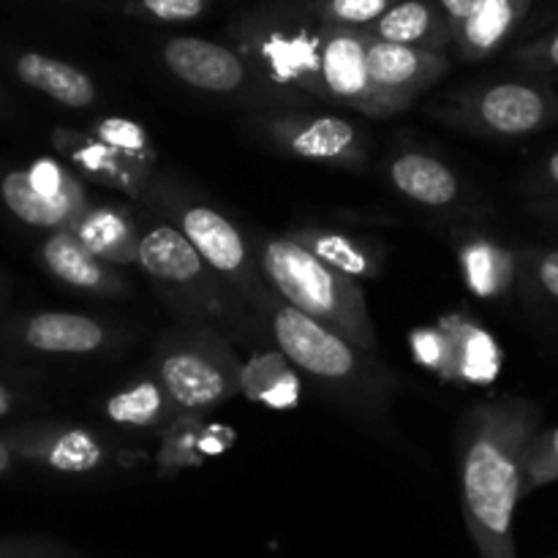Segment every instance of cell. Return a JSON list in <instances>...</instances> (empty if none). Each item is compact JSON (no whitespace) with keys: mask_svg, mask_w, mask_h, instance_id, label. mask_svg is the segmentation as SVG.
Returning <instances> with one entry per match:
<instances>
[{"mask_svg":"<svg viewBox=\"0 0 558 558\" xmlns=\"http://www.w3.org/2000/svg\"><path fill=\"white\" fill-rule=\"evenodd\" d=\"M554 558H558V556H554Z\"/></svg>","mask_w":558,"mask_h":558,"instance_id":"cell-38","label":"cell"},{"mask_svg":"<svg viewBox=\"0 0 558 558\" xmlns=\"http://www.w3.org/2000/svg\"><path fill=\"white\" fill-rule=\"evenodd\" d=\"M436 3H439V9L445 11L447 22H450V27H452V38H456L458 27H461L463 22L472 16V11L477 9L480 0H436Z\"/></svg>","mask_w":558,"mask_h":558,"instance_id":"cell-33","label":"cell"},{"mask_svg":"<svg viewBox=\"0 0 558 558\" xmlns=\"http://www.w3.org/2000/svg\"><path fill=\"white\" fill-rule=\"evenodd\" d=\"M172 409L178 407L167 396L158 376L136 379L134 385H125L123 390L109 396L104 403L107 420H112L114 425H123V428H156L169 417Z\"/></svg>","mask_w":558,"mask_h":558,"instance_id":"cell-25","label":"cell"},{"mask_svg":"<svg viewBox=\"0 0 558 558\" xmlns=\"http://www.w3.org/2000/svg\"><path fill=\"white\" fill-rule=\"evenodd\" d=\"M256 262L265 283L283 303L376 354L379 341L368 314V300L357 281L316 259L289 234L256 240Z\"/></svg>","mask_w":558,"mask_h":558,"instance_id":"cell-3","label":"cell"},{"mask_svg":"<svg viewBox=\"0 0 558 558\" xmlns=\"http://www.w3.org/2000/svg\"><path fill=\"white\" fill-rule=\"evenodd\" d=\"M174 213H178V229L189 238L205 265L223 281L232 283L240 294H245L251 303L259 305L262 294L270 287L259 278V262L251 256L238 223L229 221L216 207L194 199L178 202Z\"/></svg>","mask_w":558,"mask_h":558,"instance_id":"cell-7","label":"cell"},{"mask_svg":"<svg viewBox=\"0 0 558 558\" xmlns=\"http://www.w3.org/2000/svg\"><path fill=\"white\" fill-rule=\"evenodd\" d=\"M439 330L445 332V368L450 376L466 381H490L499 371V349L488 332L466 322L463 316L441 322Z\"/></svg>","mask_w":558,"mask_h":558,"instance_id":"cell-22","label":"cell"},{"mask_svg":"<svg viewBox=\"0 0 558 558\" xmlns=\"http://www.w3.org/2000/svg\"><path fill=\"white\" fill-rule=\"evenodd\" d=\"M558 480V428L539 430L526 452V494Z\"/></svg>","mask_w":558,"mask_h":558,"instance_id":"cell-28","label":"cell"},{"mask_svg":"<svg viewBox=\"0 0 558 558\" xmlns=\"http://www.w3.org/2000/svg\"><path fill=\"white\" fill-rule=\"evenodd\" d=\"M534 278H537V287L558 303V248L534 256Z\"/></svg>","mask_w":558,"mask_h":558,"instance_id":"cell-32","label":"cell"},{"mask_svg":"<svg viewBox=\"0 0 558 558\" xmlns=\"http://www.w3.org/2000/svg\"><path fill=\"white\" fill-rule=\"evenodd\" d=\"M69 558H80V556H69Z\"/></svg>","mask_w":558,"mask_h":558,"instance_id":"cell-37","label":"cell"},{"mask_svg":"<svg viewBox=\"0 0 558 558\" xmlns=\"http://www.w3.org/2000/svg\"><path fill=\"white\" fill-rule=\"evenodd\" d=\"M60 142H63V147L69 150V156L74 158L76 167H80L82 172L90 174L93 180H98V183L109 185V189L125 191V194H140V191L145 189V180L150 169L129 161V158L120 156L114 147L104 145L96 136L63 134Z\"/></svg>","mask_w":558,"mask_h":558,"instance_id":"cell-23","label":"cell"},{"mask_svg":"<svg viewBox=\"0 0 558 558\" xmlns=\"http://www.w3.org/2000/svg\"><path fill=\"white\" fill-rule=\"evenodd\" d=\"M142 14L158 22H191L207 11V0H140Z\"/></svg>","mask_w":558,"mask_h":558,"instance_id":"cell-30","label":"cell"},{"mask_svg":"<svg viewBox=\"0 0 558 558\" xmlns=\"http://www.w3.org/2000/svg\"><path fill=\"white\" fill-rule=\"evenodd\" d=\"M14 71L27 87L69 109H85L96 101V82L90 80V74L65 60L41 52H25L16 58Z\"/></svg>","mask_w":558,"mask_h":558,"instance_id":"cell-21","label":"cell"},{"mask_svg":"<svg viewBox=\"0 0 558 558\" xmlns=\"http://www.w3.org/2000/svg\"><path fill=\"white\" fill-rule=\"evenodd\" d=\"M365 33L379 41L428 49V52H445L447 44H452V27L436 0H398Z\"/></svg>","mask_w":558,"mask_h":558,"instance_id":"cell-16","label":"cell"},{"mask_svg":"<svg viewBox=\"0 0 558 558\" xmlns=\"http://www.w3.org/2000/svg\"><path fill=\"white\" fill-rule=\"evenodd\" d=\"M289 238L298 240L316 259H322L352 281H368L381 272V262H385L381 251L363 238L325 227L294 229V232H289Z\"/></svg>","mask_w":558,"mask_h":558,"instance_id":"cell-19","label":"cell"},{"mask_svg":"<svg viewBox=\"0 0 558 558\" xmlns=\"http://www.w3.org/2000/svg\"><path fill=\"white\" fill-rule=\"evenodd\" d=\"M458 256H461V270L469 289L483 300L505 294L515 278V259L510 251L488 238H469Z\"/></svg>","mask_w":558,"mask_h":558,"instance_id":"cell-24","label":"cell"},{"mask_svg":"<svg viewBox=\"0 0 558 558\" xmlns=\"http://www.w3.org/2000/svg\"><path fill=\"white\" fill-rule=\"evenodd\" d=\"M537 434L539 409L523 398L480 403L463 420L458 480L477 558H518L512 521L526 496V452Z\"/></svg>","mask_w":558,"mask_h":558,"instance_id":"cell-1","label":"cell"},{"mask_svg":"<svg viewBox=\"0 0 558 558\" xmlns=\"http://www.w3.org/2000/svg\"><path fill=\"white\" fill-rule=\"evenodd\" d=\"M38 256H41V265L65 287L101 294V298L125 292V281L120 278V272L104 259H98L71 229L49 234L41 243Z\"/></svg>","mask_w":558,"mask_h":558,"instance_id":"cell-14","label":"cell"},{"mask_svg":"<svg viewBox=\"0 0 558 558\" xmlns=\"http://www.w3.org/2000/svg\"><path fill=\"white\" fill-rule=\"evenodd\" d=\"M532 0H480L466 22L458 27L456 44L461 60H483L507 44L526 20Z\"/></svg>","mask_w":558,"mask_h":558,"instance_id":"cell-17","label":"cell"},{"mask_svg":"<svg viewBox=\"0 0 558 558\" xmlns=\"http://www.w3.org/2000/svg\"><path fill=\"white\" fill-rule=\"evenodd\" d=\"M259 308L265 311L267 330L278 352L300 374L341 396L349 407L363 409L365 414L385 412L390 390H387V374L376 363V354L365 352L332 327L283 303L272 289L262 294Z\"/></svg>","mask_w":558,"mask_h":558,"instance_id":"cell-2","label":"cell"},{"mask_svg":"<svg viewBox=\"0 0 558 558\" xmlns=\"http://www.w3.org/2000/svg\"><path fill=\"white\" fill-rule=\"evenodd\" d=\"M156 376L183 412H207L243 392V365L227 341L210 332H183L161 341Z\"/></svg>","mask_w":558,"mask_h":558,"instance_id":"cell-4","label":"cell"},{"mask_svg":"<svg viewBox=\"0 0 558 558\" xmlns=\"http://www.w3.org/2000/svg\"><path fill=\"white\" fill-rule=\"evenodd\" d=\"M543 172H545V180H548V183H554L558 189V150L548 158V161H545Z\"/></svg>","mask_w":558,"mask_h":558,"instance_id":"cell-36","label":"cell"},{"mask_svg":"<svg viewBox=\"0 0 558 558\" xmlns=\"http://www.w3.org/2000/svg\"><path fill=\"white\" fill-rule=\"evenodd\" d=\"M65 548L41 539H5L0 543V558H69Z\"/></svg>","mask_w":558,"mask_h":558,"instance_id":"cell-31","label":"cell"},{"mask_svg":"<svg viewBox=\"0 0 558 558\" xmlns=\"http://www.w3.org/2000/svg\"><path fill=\"white\" fill-rule=\"evenodd\" d=\"M515 65L523 71H532V74H554V71H558V27L518 49Z\"/></svg>","mask_w":558,"mask_h":558,"instance_id":"cell-29","label":"cell"},{"mask_svg":"<svg viewBox=\"0 0 558 558\" xmlns=\"http://www.w3.org/2000/svg\"><path fill=\"white\" fill-rule=\"evenodd\" d=\"M311 96L387 118L368 76V33L322 22L319 69Z\"/></svg>","mask_w":558,"mask_h":558,"instance_id":"cell-8","label":"cell"},{"mask_svg":"<svg viewBox=\"0 0 558 558\" xmlns=\"http://www.w3.org/2000/svg\"><path fill=\"white\" fill-rule=\"evenodd\" d=\"M96 140H101L104 145L114 147L120 156H125L129 161L140 163V167L150 169L156 161V150H153V142L147 136V131L140 123L125 118H107L96 125Z\"/></svg>","mask_w":558,"mask_h":558,"instance_id":"cell-27","label":"cell"},{"mask_svg":"<svg viewBox=\"0 0 558 558\" xmlns=\"http://www.w3.org/2000/svg\"><path fill=\"white\" fill-rule=\"evenodd\" d=\"M16 401H20V396H16L14 387L0 381V417H9L16 409Z\"/></svg>","mask_w":558,"mask_h":558,"instance_id":"cell-35","label":"cell"},{"mask_svg":"<svg viewBox=\"0 0 558 558\" xmlns=\"http://www.w3.org/2000/svg\"><path fill=\"white\" fill-rule=\"evenodd\" d=\"M0 202L22 223L63 232L90 205L80 180L54 161H38L31 169H9L0 178Z\"/></svg>","mask_w":558,"mask_h":558,"instance_id":"cell-6","label":"cell"},{"mask_svg":"<svg viewBox=\"0 0 558 558\" xmlns=\"http://www.w3.org/2000/svg\"><path fill=\"white\" fill-rule=\"evenodd\" d=\"M390 180L398 194L423 207H447L461 194L458 174L436 156L403 150L390 161Z\"/></svg>","mask_w":558,"mask_h":558,"instance_id":"cell-18","label":"cell"},{"mask_svg":"<svg viewBox=\"0 0 558 558\" xmlns=\"http://www.w3.org/2000/svg\"><path fill=\"white\" fill-rule=\"evenodd\" d=\"M16 341L41 354H93L107 347L109 330L93 316L44 311L20 322Z\"/></svg>","mask_w":558,"mask_h":558,"instance_id":"cell-15","label":"cell"},{"mask_svg":"<svg viewBox=\"0 0 558 558\" xmlns=\"http://www.w3.org/2000/svg\"><path fill=\"white\" fill-rule=\"evenodd\" d=\"M267 136L287 156L332 167H363L368 161L365 136L352 120L338 114H276L265 123Z\"/></svg>","mask_w":558,"mask_h":558,"instance_id":"cell-10","label":"cell"},{"mask_svg":"<svg viewBox=\"0 0 558 558\" xmlns=\"http://www.w3.org/2000/svg\"><path fill=\"white\" fill-rule=\"evenodd\" d=\"M161 58L180 82L202 93L227 96V93H238L248 82V60L234 49L207 41V38H169L161 47Z\"/></svg>","mask_w":558,"mask_h":558,"instance_id":"cell-12","label":"cell"},{"mask_svg":"<svg viewBox=\"0 0 558 558\" xmlns=\"http://www.w3.org/2000/svg\"><path fill=\"white\" fill-rule=\"evenodd\" d=\"M14 461H16L14 445H11L9 436H0V477L11 472V466H14Z\"/></svg>","mask_w":558,"mask_h":558,"instance_id":"cell-34","label":"cell"},{"mask_svg":"<svg viewBox=\"0 0 558 558\" xmlns=\"http://www.w3.org/2000/svg\"><path fill=\"white\" fill-rule=\"evenodd\" d=\"M445 52L403 47L368 36V76L387 114L407 109L423 90L447 74Z\"/></svg>","mask_w":558,"mask_h":558,"instance_id":"cell-11","label":"cell"},{"mask_svg":"<svg viewBox=\"0 0 558 558\" xmlns=\"http://www.w3.org/2000/svg\"><path fill=\"white\" fill-rule=\"evenodd\" d=\"M71 232L107 265H136L140 259L142 232L123 207H87Z\"/></svg>","mask_w":558,"mask_h":558,"instance_id":"cell-20","label":"cell"},{"mask_svg":"<svg viewBox=\"0 0 558 558\" xmlns=\"http://www.w3.org/2000/svg\"><path fill=\"white\" fill-rule=\"evenodd\" d=\"M16 458L41 463L58 474H90L107 461V445L90 428L76 425H36L9 436Z\"/></svg>","mask_w":558,"mask_h":558,"instance_id":"cell-13","label":"cell"},{"mask_svg":"<svg viewBox=\"0 0 558 558\" xmlns=\"http://www.w3.org/2000/svg\"><path fill=\"white\" fill-rule=\"evenodd\" d=\"M554 93L532 82H494L463 93L458 112L469 125L496 136H526L556 114Z\"/></svg>","mask_w":558,"mask_h":558,"instance_id":"cell-9","label":"cell"},{"mask_svg":"<svg viewBox=\"0 0 558 558\" xmlns=\"http://www.w3.org/2000/svg\"><path fill=\"white\" fill-rule=\"evenodd\" d=\"M398 0H311L308 11L325 25L368 31Z\"/></svg>","mask_w":558,"mask_h":558,"instance_id":"cell-26","label":"cell"},{"mask_svg":"<svg viewBox=\"0 0 558 558\" xmlns=\"http://www.w3.org/2000/svg\"><path fill=\"white\" fill-rule=\"evenodd\" d=\"M136 265L185 314H223V294L216 283V272L172 223H156L142 232Z\"/></svg>","mask_w":558,"mask_h":558,"instance_id":"cell-5","label":"cell"}]
</instances>
